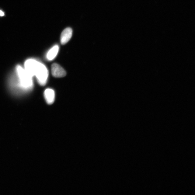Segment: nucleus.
<instances>
[{"instance_id":"f257e3e1","label":"nucleus","mask_w":195,"mask_h":195,"mask_svg":"<svg viewBox=\"0 0 195 195\" xmlns=\"http://www.w3.org/2000/svg\"><path fill=\"white\" fill-rule=\"evenodd\" d=\"M16 72L19 80V84L23 89H30L33 85L32 77L27 73L24 69L18 65L16 67Z\"/></svg>"},{"instance_id":"f03ea898","label":"nucleus","mask_w":195,"mask_h":195,"mask_svg":"<svg viewBox=\"0 0 195 195\" xmlns=\"http://www.w3.org/2000/svg\"><path fill=\"white\" fill-rule=\"evenodd\" d=\"M35 76L38 83L41 86H44L47 82L49 71L45 65L38 61Z\"/></svg>"},{"instance_id":"7ed1b4c3","label":"nucleus","mask_w":195,"mask_h":195,"mask_svg":"<svg viewBox=\"0 0 195 195\" xmlns=\"http://www.w3.org/2000/svg\"><path fill=\"white\" fill-rule=\"evenodd\" d=\"M38 61L34 59H29L25 62L24 69L32 77L35 76Z\"/></svg>"},{"instance_id":"20e7f679","label":"nucleus","mask_w":195,"mask_h":195,"mask_svg":"<svg viewBox=\"0 0 195 195\" xmlns=\"http://www.w3.org/2000/svg\"><path fill=\"white\" fill-rule=\"evenodd\" d=\"M51 73L54 77L61 78L66 76L67 73L60 65L57 63H53L51 65Z\"/></svg>"},{"instance_id":"39448f33","label":"nucleus","mask_w":195,"mask_h":195,"mask_svg":"<svg viewBox=\"0 0 195 195\" xmlns=\"http://www.w3.org/2000/svg\"><path fill=\"white\" fill-rule=\"evenodd\" d=\"M72 30L67 28L64 30L61 35V42L62 45H65L71 39L72 35Z\"/></svg>"},{"instance_id":"423d86ee","label":"nucleus","mask_w":195,"mask_h":195,"mask_svg":"<svg viewBox=\"0 0 195 195\" xmlns=\"http://www.w3.org/2000/svg\"><path fill=\"white\" fill-rule=\"evenodd\" d=\"M44 96L46 102L49 105L54 103L55 99L54 91L51 89H47L44 92Z\"/></svg>"},{"instance_id":"0eeeda50","label":"nucleus","mask_w":195,"mask_h":195,"mask_svg":"<svg viewBox=\"0 0 195 195\" xmlns=\"http://www.w3.org/2000/svg\"><path fill=\"white\" fill-rule=\"evenodd\" d=\"M59 46L57 45L54 46L50 49L46 54V57L47 60L53 61L54 59L58 53Z\"/></svg>"},{"instance_id":"6e6552de","label":"nucleus","mask_w":195,"mask_h":195,"mask_svg":"<svg viewBox=\"0 0 195 195\" xmlns=\"http://www.w3.org/2000/svg\"><path fill=\"white\" fill-rule=\"evenodd\" d=\"M5 13L1 10H0V16H4Z\"/></svg>"}]
</instances>
